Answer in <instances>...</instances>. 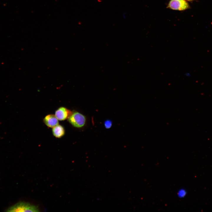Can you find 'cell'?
I'll list each match as a JSON object with an SVG mask.
<instances>
[{
	"instance_id": "8992f818",
	"label": "cell",
	"mask_w": 212,
	"mask_h": 212,
	"mask_svg": "<svg viewBox=\"0 0 212 212\" xmlns=\"http://www.w3.org/2000/svg\"><path fill=\"white\" fill-rule=\"evenodd\" d=\"M52 133L55 137L58 138H61L65 134V129L63 126L58 124L52 128Z\"/></svg>"
},
{
	"instance_id": "6da1fadb",
	"label": "cell",
	"mask_w": 212,
	"mask_h": 212,
	"mask_svg": "<svg viewBox=\"0 0 212 212\" xmlns=\"http://www.w3.org/2000/svg\"><path fill=\"white\" fill-rule=\"evenodd\" d=\"M37 206L24 201H20L10 206L6 211L8 212H39Z\"/></svg>"
},
{
	"instance_id": "277c9868",
	"label": "cell",
	"mask_w": 212,
	"mask_h": 212,
	"mask_svg": "<svg viewBox=\"0 0 212 212\" xmlns=\"http://www.w3.org/2000/svg\"><path fill=\"white\" fill-rule=\"evenodd\" d=\"M72 112L64 107H61L55 111V115L58 120H64L68 119Z\"/></svg>"
},
{
	"instance_id": "52a82bcc",
	"label": "cell",
	"mask_w": 212,
	"mask_h": 212,
	"mask_svg": "<svg viewBox=\"0 0 212 212\" xmlns=\"http://www.w3.org/2000/svg\"><path fill=\"white\" fill-rule=\"evenodd\" d=\"M104 126L107 129L110 128L112 126V122L110 120H105L104 123Z\"/></svg>"
},
{
	"instance_id": "ba28073f",
	"label": "cell",
	"mask_w": 212,
	"mask_h": 212,
	"mask_svg": "<svg viewBox=\"0 0 212 212\" xmlns=\"http://www.w3.org/2000/svg\"><path fill=\"white\" fill-rule=\"evenodd\" d=\"M186 194V192L184 191H181L179 193V196L181 197H183Z\"/></svg>"
},
{
	"instance_id": "5b68a950",
	"label": "cell",
	"mask_w": 212,
	"mask_h": 212,
	"mask_svg": "<svg viewBox=\"0 0 212 212\" xmlns=\"http://www.w3.org/2000/svg\"><path fill=\"white\" fill-rule=\"evenodd\" d=\"M43 122L47 127L53 128L59 124L58 120L55 115L49 114L46 116Z\"/></svg>"
},
{
	"instance_id": "9c48e42d",
	"label": "cell",
	"mask_w": 212,
	"mask_h": 212,
	"mask_svg": "<svg viewBox=\"0 0 212 212\" xmlns=\"http://www.w3.org/2000/svg\"><path fill=\"white\" fill-rule=\"evenodd\" d=\"M186 76H187L188 77H189V76H190V75L189 73H186V74L185 75Z\"/></svg>"
},
{
	"instance_id": "7a4b0ae2",
	"label": "cell",
	"mask_w": 212,
	"mask_h": 212,
	"mask_svg": "<svg viewBox=\"0 0 212 212\" xmlns=\"http://www.w3.org/2000/svg\"><path fill=\"white\" fill-rule=\"evenodd\" d=\"M67 120L72 126L77 128L83 127L86 122L85 116L77 111L72 112Z\"/></svg>"
},
{
	"instance_id": "30bf717a",
	"label": "cell",
	"mask_w": 212,
	"mask_h": 212,
	"mask_svg": "<svg viewBox=\"0 0 212 212\" xmlns=\"http://www.w3.org/2000/svg\"><path fill=\"white\" fill-rule=\"evenodd\" d=\"M187 0V1H192V0Z\"/></svg>"
},
{
	"instance_id": "3957f363",
	"label": "cell",
	"mask_w": 212,
	"mask_h": 212,
	"mask_svg": "<svg viewBox=\"0 0 212 212\" xmlns=\"http://www.w3.org/2000/svg\"><path fill=\"white\" fill-rule=\"evenodd\" d=\"M189 7L188 3L185 0H170L167 6V8L179 11L184 10Z\"/></svg>"
}]
</instances>
